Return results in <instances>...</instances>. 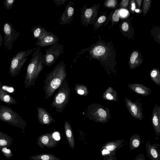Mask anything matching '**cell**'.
I'll list each match as a JSON object with an SVG mask.
<instances>
[{
  "instance_id": "4",
  "label": "cell",
  "mask_w": 160,
  "mask_h": 160,
  "mask_svg": "<svg viewBox=\"0 0 160 160\" xmlns=\"http://www.w3.org/2000/svg\"><path fill=\"white\" fill-rule=\"evenodd\" d=\"M87 117L94 122L105 124L111 118L110 109L98 103L90 104L87 108L86 112Z\"/></svg>"
},
{
  "instance_id": "3",
  "label": "cell",
  "mask_w": 160,
  "mask_h": 160,
  "mask_svg": "<svg viewBox=\"0 0 160 160\" xmlns=\"http://www.w3.org/2000/svg\"><path fill=\"white\" fill-rule=\"evenodd\" d=\"M57 89L58 91L54 95L51 105L57 112L62 113L68 103L70 97V89L66 78Z\"/></svg>"
},
{
  "instance_id": "11",
  "label": "cell",
  "mask_w": 160,
  "mask_h": 160,
  "mask_svg": "<svg viewBox=\"0 0 160 160\" xmlns=\"http://www.w3.org/2000/svg\"><path fill=\"white\" fill-rule=\"evenodd\" d=\"M74 12V2L71 0L61 16L59 20V23L64 25L70 24L73 18Z\"/></svg>"
},
{
  "instance_id": "6",
  "label": "cell",
  "mask_w": 160,
  "mask_h": 160,
  "mask_svg": "<svg viewBox=\"0 0 160 160\" xmlns=\"http://www.w3.org/2000/svg\"><path fill=\"white\" fill-rule=\"evenodd\" d=\"M37 48L35 47L26 51H20L11 59L9 72L12 77H15L18 74L28 59L27 57Z\"/></svg>"
},
{
  "instance_id": "38",
  "label": "cell",
  "mask_w": 160,
  "mask_h": 160,
  "mask_svg": "<svg viewBox=\"0 0 160 160\" xmlns=\"http://www.w3.org/2000/svg\"><path fill=\"white\" fill-rule=\"evenodd\" d=\"M106 19V18L104 16H102L98 18V22L99 23H102L105 21Z\"/></svg>"
},
{
  "instance_id": "8",
  "label": "cell",
  "mask_w": 160,
  "mask_h": 160,
  "mask_svg": "<svg viewBox=\"0 0 160 160\" xmlns=\"http://www.w3.org/2000/svg\"><path fill=\"white\" fill-rule=\"evenodd\" d=\"M63 45L56 42L46 49L44 55L45 66L50 67L53 64L63 51Z\"/></svg>"
},
{
  "instance_id": "12",
  "label": "cell",
  "mask_w": 160,
  "mask_h": 160,
  "mask_svg": "<svg viewBox=\"0 0 160 160\" xmlns=\"http://www.w3.org/2000/svg\"><path fill=\"white\" fill-rule=\"evenodd\" d=\"M96 8L94 7L87 8L85 4L83 7L81 14L82 24L87 27L91 23L95 14Z\"/></svg>"
},
{
  "instance_id": "15",
  "label": "cell",
  "mask_w": 160,
  "mask_h": 160,
  "mask_svg": "<svg viewBox=\"0 0 160 160\" xmlns=\"http://www.w3.org/2000/svg\"><path fill=\"white\" fill-rule=\"evenodd\" d=\"M152 123L156 135H160V106L156 104L153 108Z\"/></svg>"
},
{
  "instance_id": "19",
  "label": "cell",
  "mask_w": 160,
  "mask_h": 160,
  "mask_svg": "<svg viewBox=\"0 0 160 160\" xmlns=\"http://www.w3.org/2000/svg\"><path fill=\"white\" fill-rule=\"evenodd\" d=\"M64 126L65 136L68 145L72 149H74L75 141L71 126L67 120L65 122Z\"/></svg>"
},
{
  "instance_id": "30",
  "label": "cell",
  "mask_w": 160,
  "mask_h": 160,
  "mask_svg": "<svg viewBox=\"0 0 160 160\" xmlns=\"http://www.w3.org/2000/svg\"><path fill=\"white\" fill-rule=\"evenodd\" d=\"M15 1V0H4L3 5L5 8L8 10L12 8Z\"/></svg>"
},
{
  "instance_id": "1",
  "label": "cell",
  "mask_w": 160,
  "mask_h": 160,
  "mask_svg": "<svg viewBox=\"0 0 160 160\" xmlns=\"http://www.w3.org/2000/svg\"><path fill=\"white\" fill-rule=\"evenodd\" d=\"M67 74L66 65L63 61L58 64L53 70L47 74L44 81V90L45 92L44 99H48L52 95L66 79Z\"/></svg>"
},
{
  "instance_id": "37",
  "label": "cell",
  "mask_w": 160,
  "mask_h": 160,
  "mask_svg": "<svg viewBox=\"0 0 160 160\" xmlns=\"http://www.w3.org/2000/svg\"><path fill=\"white\" fill-rule=\"evenodd\" d=\"M129 1L128 0H123L121 2V5L122 7H127L128 5Z\"/></svg>"
},
{
  "instance_id": "2",
  "label": "cell",
  "mask_w": 160,
  "mask_h": 160,
  "mask_svg": "<svg viewBox=\"0 0 160 160\" xmlns=\"http://www.w3.org/2000/svg\"><path fill=\"white\" fill-rule=\"evenodd\" d=\"M44 55L38 47L33 53L27 66L24 81L26 89L34 85L39 74L44 67Z\"/></svg>"
},
{
  "instance_id": "26",
  "label": "cell",
  "mask_w": 160,
  "mask_h": 160,
  "mask_svg": "<svg viewBox=\"0 0 160 160\" xmlns=\"http://www.w3.org/2000/svg\"><path fill=\"white\" fill-rule=\"evenodd\" d=\"M141 143V140L139 134L135 133L132 135L129 139L130 150H132L138 148L140 146Z\"/></svg>"
},
{
  "instance_id": "24",
  "label": "cell",
  "mask_w": 160,
  "mask_h": 160,
  "mask_svg": "<svg viewBox=\"0 0 160 160\" xmlns=\"http://www.w3.org/2000/svg\"><path fill=\"white\" fill-rule=\"evenodd\" d=\"M31 160H61V159L56 157L52 154L42 153L32 156L29 157Z\"/></svg>"
},
{
  "instance_id": "13",
  "label": "cell",
  "mask_w": 160,
  "mask_h": 160,
  "mask_svg": "<svg viewBox=\"0 0 160 160\" xmlns=\"http://www.w3.org/2000/svg\"><path fill=\"white\" fill-rule=\"evenodd\" d=\"M37 118L39 123L42 125H50L55 120L45 108L38 107Z\"/></svg>"
},
{
  "instance_id": "7",
  "label": "cell",
  "mask_w": 160,
  "mask_h": 160,
  "mask_svg": "<svg viewBox=\"0 0 160 160\" xmlns=\"http://www.w3.org/2000/svg\"><path fill=\"white\" fill-rule=\"evenodd\" d=\"M4 34V44L8 50H11L13 43L18 38L20 33L14 28L13 25L9 22L5 23L3 28Z\"/></svg>"
},
{
  "instance_id": "20",
  "label": "cell",
  "mask_w": 160,
  "mask_h": 160,
  "mask_svg": "<svg viewBox=\"0 0 160 160\" xmlns=\"http://www.w3.org/2000/svg\"><path fill=\"white\" fill-rule=\"evenodd\" d=\"M0 100L8 105L16 104V100L7 91L0 88Z\"/></svg>"
},
{
  "instance_id": "27",
  "label": "cell",
  "mask_w": 160,
  "mask_h": 160,
  "mask_svg": "<svg viewBox=\"0 0 160 160\" xmlns=\"http://www.w3.org/2000/svg\"><path fill=\"white\" fill-rule=\"evenodd\" d=\"M75 90L76 93L82 96H87L89 94V91L87 87L82 84H75Z\"/></svg>"
},
{
  "instance_id": "16",
  "label": "cell",
  "mask_w": 160,
  "mask_h": 160,
  "mask_svg": "<svg viewBox=\"0 0 160 160\" xmlns=\"http://www.w3.org/2000/svg\"><path fill=\"white\" fill-rule=\"evenodd\" d=\"M59 40V38L56 35L51 32H49L48 33L41 39L38 40L36 45L39 48L46 46H52Z\"/></svg>"
},
{
  "instance_id": "34",
  "label": "cell",
  "mask_w": 160,
  "mask_h": 160,
  "mask_svg": "<svg viewBox=\"0 0 160 160\" xmlns=\"http://www.w3.org/2000/svg\"><path fill=\"white\" fill-rule=\"evenodd\" d=\"M67 0H54L53 1L56 4L57 6L62 5L65 3Z\"/></svg>"
},
{
  "instance_id": "36",
  "label": "cell",
  "mask_w": 160,
  "mask_h": 160,
  "mask_svg": "<svg viewBox=\"0 0 160 160\" xmlns=\"http://www.w3.org/2000/svg\"><path fill=\"white\" fill-rule=\"evenodd\" d=\"M128 25L126 22H124L122 25V30L125 32L128 31Z\"/></svg>"
},
{
  "instance_id": "9",
  "label": "cell",
  "mask_w": 160,
  "mask_h": 160,
  "mask_svg": "<svg viewBox=\"0 0 160 160\" xmlns=\"http://www.w3.org/2000/svg\"><path fill=\"white\" fill-rule=\"evenodd\" d=\"M124 99L126 106L132 116L139 120H142L144 117L142 104L137 101L133 102L126 97Z\"/></svg>"
},
{
  "instance_id": "32",
  "label": "cell",
  "mask_w": 160,
  "mask_h": 160,
  "mask_svg": "<svg viewBox=\"0 0 160 160\" xmlns=\"http://www.w3.org/2000/svg\"><path fill=\"white\" fill-rule=\"evenodd\" d=\"M120 11L118 9L115 10L114 12L113 13L112 17V18L114 22H118L119 19L120 15Z\"/></svg>"
},
{
  "instance_id": "28",
  "label": "cell",
  "mask_w": 160,
  "mask_h": 160,
  "mask_svg": "<svg viewBox=\"0 0 160 160\" xmlns=\"http://www.w3.org/2000/svg\"><path fill=\"white\" fill-rule=\"evenodd\" d=\"M150 75L152 80L158 85L160 86V72L156 68L152 69L150 71Z\"/></svg>"
},
{
  "instance_id": "18",
  "label": "cell",
  "mask_w": 160,
  "mask_h": 160,
  "mask_svg": "<svg viewBox=\"0 0 160 160\" xmlns=\"http://www.w3.org/2000/svg\"><path fill=\"white\" fill-rule=\"evenodd\" d=\"M128 86L130 89L142 96H148L152 92L150 88L142 84H129Z\"/></svg>"
},
{
  "instance_id": "23",
  "label": "cell",
  "mask_w": 160,
  "mask_h": 160,
  "mask_svg": "<svg viewBox=\"0 0 160 160\" xmlns=\"http://www.w3.org/2000/svg\"><path fill=\"white\" fill-rule=\"evenodd\" d=\"M13 141V139L11 137L0 131V150L4 147H10Z\"/></svg>"
},
{
  "instance_id": "17",
  "label": "cell",
  "mask_w": 160,
  "mask_h": 160,
  "mask_svg": "<svg viewBox=\"0 0 160 160\" xmlns=\"http://www.w3.org/2000/svg\"><path fill=\"white\" fill-rule=\"evenodd\" d=\"M123 140H118L107 142L102 147L101 150H104L108 153L115 155L116 151L121 148L123 145Z\"/></svg>"
},
{
  "instance_id": "22",
  "label": "cell",
  "mask_w": 160,
  "mask_h": 160,
  "mask_svg": "<svg viewBox=\"0 0 160 160\" xmlns=\"http://www.w3.org/2000/svg\"><path fill=\"white\" fill-rule=\"evenodd\" d=\"M31 31L33 35V38L37 39L38 41L41 39L49 32L44 28L40 26H33L31 29Z\"/></svg>"
},
{
  "instance_id": "42",
  "label": "cell",
  "mask_w": 160,
  "mask_h": 160,
  "mask_svg": "<svg viewBox=\"0 0 160 160\" xmlns=\"http://www.w3.org/2000/svg\"><path fill=\"white\" fill-rule=\"evenodd\" d=\"M136 1L137 2L138 4L139 7L140 8V6L141 5L142 1V0H136Z\"/></svg>"
},
{
  "instance_id": "29",
  "label": "cell",
  "mask_w": 160,
  "mask_h": 160,
  "mask_svg": "<svg viewBox=\"0 0 160 160\" xmlns=\"http://www.w3.org/2000/svg\"><path fill=\"white\" fill-rule=\"evenodd\" d=\"M0 151L4 156L7 159H10L13 156L12 152L11 149L7 147L2 148Z\"/></svg>"
},
{
  "instance_id": "40",
  "label": "cell",
  "mask_w": 160,
  "mask_h": 160,
  "mask_svg": "<svg viewBox=\"0 0 160 160\" xmlns=\"http://www.w3.org/2000/svg\"><path fill=\"white\" fill-rule=\"evenodd\" d=\"M120 14L122 16L124 17L126 16L127 14V12L125 10H122L121 11Z\"/></svg>"
},
{
  "instance_id": "39",
  "label": "cell",
  "mask_w": 160,
  "mask_h": 160,
  "mask_svg": "<svg viewBox=\"0 0 160 160\" xmlns=\"http://www.w3.org/2000/svg\"><path fill=\"white\" fill-rule=\"evenodd\" d=\"M131 9L132 11H134L136 9V5L134 1H132L131 2Z\"/></svg>"
},
{
  "instance_id": "35",
  "label": "cell",
  "mask_w": 160,
  "mask_h": 160,
  "mask_svg": "<svg viewBox=\"0 0 160 160\" xmlns=\"http://www.w3.org/2000/svg\"><path fill=\"white\" fill-rule=\"evenodd\" d=\"M134 160H145V158L144 154L141 153L136 157Z\"/></svg>"
},
{
  "instance_id": "10",
  "label": "cell",
  "mask_w": 160,
  "mask_h": 160,
  "mask_svg": "<svg viewBox=\"0 0 160 160\" xmlns=\"http://www.w3.org/2000/svg\"><path fill=\"white\" fill-rule=\"evenodd\" d=\"M37 143L42 149L45 146L48 148H52L57 146L58 142L53 138L52 133H47L39 136L37 139Z\"/></svg>"
},
{
  "instance_id": "25",
  "label": "cell",
  "mask_w": 160,
  "mask_h": 160,
  "mask_svg": "<svg viewBox=\"0 0 160 160\" xmlns=\"http://www.w3.org/2000/svg\"><path fill=\"white\" fill-rule=\"evenodd\" d=\"M139 58V54L137 52H134L132 53L130 57L129 62L131 69H133L141 64L142 61Z\"/></svg>"
},
{
  "instance_id": "43",
  "label": "cell",
  "mask_w": 160,
  "mask_h": 160,
  "mask_svg": "<svg viewBox=\"0 0 160 160\" xmlns=\"http://www.w3.org/2000/svg\"><path fill=\"white\" fill-rule=\"evenodd\" d=\"M135 12H139V10L138 9H135Z\"/></svg>"
},
{
  "instance_id": "5",
  "label": "cell",
  "mask_w": 160,
  "mask_h": 160,
  "mask_svg": "<svg viewBox=\"0 0 160 160\" xmlns=\"http://www.w3.org/2000/svg\"><path fill=\"white\" fill-rule=\"evenodd\" d=\"M0 120L23 131L26 127V121L9 106L0 105Z\"/></svg>"
},
{
  "instance_id": "33",
  "label": "cell",
  "mask_w": 160,
  "mask_h": 160,
  "mask_svg": "<svg viewBox=\"0 0 160 160\" xmlns=\"http://www.w3.org/2000/svg\"><path fill=\"white\" fill-rule=\"evenodd\" d=\"M116 4V1L109 0L107 1L106 3V5L108 7H114Z\"/></svg>"
},
{
  "instance_id": "14",
  "label": "cell",
  "mask_w": 160,
  "mask_h": 160,
  "mask_svg": "<svg viewBox=\"0 0 160 160\" xmlns=\"http://www.w3.org/2000/svg\"><path fill=\"white\" fill-rule=\"evenodd\" d=\"M147 155L152 160H160L159 146L158 144L154 143L151 144L148 141L145 144Z\"/></svg>"
},
{
  "instance_id": "31",
  "label": "cell",
  "mask_w": 160,
  "mask_h": 160,
  "mask_svg": "<svg viewBox=\"0 0 160 160\" xmlns=\"http://www.w3.org/2000/svg\"><path fill=\"white\" fill-rule=\"evenodd\" d=\"M151 0H144L143 1V13L145 15L148 12L150 6Z\"/></svg>"
},
{
  "instance_id": "21",
  "label": "cell",
  "mask_w": 160,
  "mask_h": 160,
  "mask_svg": "<svg viewBox=\"0 0 160 160\" xmlns=\"http://www.w3.org/2000/svg\"><path fill=\"white\" fill-rule=\"evenodd\" d=\"M102 98L107 100L114 101H119L116 91L111 87L108 88L103 93Z\"/></svg>"
},
{
  "instance_id": "41",
  "label": "cell",
  "mask_w": 160,
  "mask_h": 160,
  "mask_svg": "<svg viewBox=\"0 0 160 160\" xmlns=\"http://www.w3.org/2000/svg\"><path fill=\"white\" fill-rule=\"evenodd\" d=\"M3 40L4 38L2 37L0 31V48L1 47L2 45V41Z\"/></svg>"
}]
</instances>
